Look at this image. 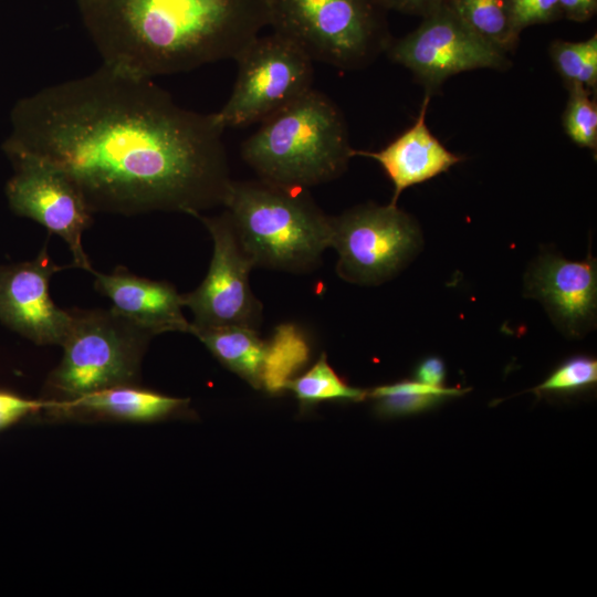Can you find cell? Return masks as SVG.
<instances>
[{
    "label": "cell",
    "mask_w": 597,
    "mask_h": 597,
    "mask_svg": "<svg viewBox=\"0 0 597 597\" xmlns=\"http://www.w3.org/2000/svg\"><path fill=\"white\" fill-rule=\"evenodd\" d=\"M9 153L61 169L92 213L193 217L223 206L232 181L214 113L178 105L153 78L104 64L13 111Z\"/></svg>",
    "instance_id": "1"
},
{
    "label": "cell",
    "mask_w": 597,
    "mask_h": 597,
    "mask_svg": "<svg viewBox=\"0 0 597 597\" xmlns=\"http://www.w3.org/2000/svg\"><path fill=\"white\" fill-rule=\"evenodd\" d=\"M104 65L138 77L234 60L270 25V0H77Z\"/></svg>",
    "instance_id": "2"
},
{
    "label": "cell",
    "mask_w": 597,
    "mask_h": 597,
    "mask_svg": "<svg viewBox=\"0 0 597 597\" xmlns=\"http://www.w3.org/2000/svg\"><path fill=\"white\" fill-rule=\"evenodd\" d=\"M353 150L342 111L313 87L241 144L242 159L260 179L303 189L341 177Z\"/></svg>",
    "instance_id": "3"
},
{
    "label": "cell",
    "mask_w": 597,
    "mask_h": 597,
    "mask_svg": "<svg viewBox=\"0 0 597 597\" xmlns=\"http://www.w3.org/2000/svg\"><path fill=\"white\" fill-rule=\"evenodd\" d=\"M255 265L291 273L316 269L331 247L333 224L307 189L232 180L223 206Z\"/></svg>",
    "instance_id": "4"
},
{
    "label": "cell",
    "mask_w": 597,
    "mask_h": 597,
    "mask_svg": "<svg viewBox=\"0 0 597 597\" xmlns=\"http://www.w3.org/2000/svg\"><path fill=\"white\" fill-rule=\"evenodd\" d=\"M381 0H270V25L312 60L343 71L369 66L391 41Z\"/></svg>",
    "instance_id": "5"
},
{
    "label": "cell",
    "mask_w": 597,
    "mask_h": 597,
    "mask_svg": "<svg viewBox=\"0 0 597 597\" xmlns=\"http://www.w3.org/2000/svg\"><path fill=\"white\" fill-rule=\"evenodd\" d=\"M70 311L72 325L62 343V360L49 378L50 388L71 400L132 385L153 335L113 308Z\"/></svg>",
    "instance_id": "6"
},
{
    "label": "cell",
    "mask_w": 597,
    "mask_h": 597,
    "mask_svg": "<svg viewBox=\"0 0 597 597\" xmlns=\"http://www.w3.org/2000/svg\"><path fill=\"white\" fill-rule=\"evenodd\" d=\"M234 61L233 90L214 113L223 129L263 122L313 87V60L276 32L258 35Z\"/></svg>",
    "instance_id": "7"
},
{
    "label": "cell",
    "mask_w": 597,
    "mask_h": 597,
    "mask_svg": "<svg viewBox=\"0 0 597 597\" xmlns=\"http://www.w3.org/2000/svg\"><path fill=\"white\" fill-rule=\"evenodd\" d=\"M332 224L337 274L352 283L387 281L416 254L421 242L416 221L397 205L357 206L332 217Z\"/></svg>",
    "instance_id": "8"
},
{
    "label": "cell",
    "mask_w": 597,
    "mask_h": 597,
    "mask_svg": "<svg viewBox=\"0 0 597 597\" xmlns=\"http://www.w3.org/2000/svg\"><path fill=\"white\" fill-rule=\"evenodd\" d=\"M386 53L408 69L431 96L458 73L511 66L507 55L470 30L447 2L423 17L413 31L392 40Z\"/></svg>",
    "instance_id": "9"
},
{
    "label": "cell",
    "mask_w": 597,
    "mask_h": 597,
    "mask_svg": "<svg viewBox=\"0 0 597 597\" xmlns=\"http://www.w3.org/2000/svg\"><path fill=\"white\" fill-rule=\"evenodd\" d=\"M199 219L213 241L208 273L192 292L182 295L184 306L193 314V326H242L256 329L262 304L251 291L249 274L254 263L243 250L226 210Z\"/></svg>",
    "instance_id": "10"
},
{
    "label": "cell",
    "mask_w": 597,
    "mask_h": 597,
    "mask_svg": "<svg viewBox=\"0 0 597 597\" xmlns=\"http://www.w3.org/2000/svg\"><path fill=\"white\" fill-rule=\"evenodd\" d=\"M14 174L6 195L14 213L42 224L67 244L73 266L94 270L83 249L82 237L92 224V212L70 178L57 167L25 153H9Z\"/></svg>",
    "instance_id": "11"
},
{
    "label": "cell",
    "mask_w": 597,
    "mask_h": 597,
    "mask_svg": "<svg viewBox=\"0 0 597 597\" xmlns=\"http://www.w3.org/2000/svg\"><path fill=\"white\" fill-rule=\"evenodd\" d=\"M46 245L28 262L0 266V322L38 345H62L72 325V313L50 295L51 276L63 270Z\"/></svg>",
    "instance_id": "12"
},
{
    "label": "cell",
    "mask_w": 597,
    "mask_h": 597,
    "mask_svg": "<svg viewBox=\"0 0 597 597\" xmlns=\"http://www.w3.org/2000/svg\"><path fill=\"white\" fill-rule=\"evenodd\" d=\"M189 333L254 388L271 392L283 389L297 363L296 342L287 326L279 327L270 342L261 339L256 329L242 326L199 327L190 324Z\"/></svg>",
    "instance_id": "13"
},
{
    "label": "cell",
    "mask_w": 597,
    "mask_h": 597,
    "mask_svg": "<svg viewBox=\"0 0 597 597\" xmlns=\"http://www.w3.org/2000/svg\"><path fill=\"white\" fill-rule=\"evenodd\" d=\"M596 264L591 259L569 261L546 254L533 264L526 280L556 323L570 334L583 332L595 317Z\"/></svg>",
    "instance_id": "14"
},
{
    "label": "cell",
    "mask_w": 597,
    "mask_h": 597,
    "mask_svg": "<svg viewBox=\"0 0 597 597\" xmlns=\"http://www.w3.org/2000/svg\"><path fill=\"white\" fill-rule=\"evenodd\" d=\"M94 287L112 303L119 315L150 333L188 332L184 302L174 285L137 276L118 266L108 274L92 272Z\"/></svg>",
    "instance_id": "15"
},
{
    "label": "cell",
    "mask_w": 597,
    "mask_h": 597,
    "mask_svg": "<svg viewBox=\"0 0 597 597\" xmlns=\"http://www.w3.org/2000/svg\"><path fill=\"white\" fill-rule=\"evenodd\" d=\"M430 97L426 93L415 123L383 149L353 150V156L371 158L383 167L394 185L390 205H397L405 189L434 178L463 160L430 132L426 122Z\"/></svg>",
    "instance_id": "16"
},
{
    "label": "cell",
    "mask_w": 597,
    "mask_h": 597,
    "mask_svg": "<svg viewBox=\"0 0 597 597\" xmlns=\"http://www.w3.org/2000/svg\"><path fill=\"white\" fill-rule=\"evenodd\" d=\"M185 400L132 385H119L71 399L64 407L130 421L165 418Z\"/></svg>",
    "instance_id": "17"
},
{
    "label": "cell",
    "mask_w": 597,
    "mask_h": 597,
    "mask_svg": "<svg viewBox=\"0 0 597 597\" xmlns=\"http://www.w3.org/2000/svg\"><path fill=\"white\" fill-rule=\"evenodd\" d=\"M448 6L476 35L494 49L512 53L520 41L511 0H447Z\"/></svg>",
    "instance_id": "18"
},
{
    "label": "cell",
    "mask_w": 597,
    "mask_h": 597,
    "mask_svg": "<svg viewBox=\"0 0 597 597\" xmlns=\"http://www.w3.org/2000/svg\"><path fill=\"white\" fill-rule=\"evenodd\" d=\"M460 394L461 390L455 388L402 380L376 387L368 396L375 399V409L379 416L398 417L423 411Z\"/></svg>",
    "instance_id": "19"
},
{
    "label": "cell",
    "mask_w": 597,
    "mask_h": 597,
    "mask_svg": "<svg viewBox=\"0 0 597 597\" xmlns=\"http://www.w3.org/2000/svg\"><path fill=\"white\" fill-rule=\"evenodd\" d=\"M284 389L291 390L304 405L324 400L359 401L368 396L365 390L347 385L329 366L325 354L307 371L289 379Z\"/></svg>",
    "instance_id": "20"
},
{
    "label": "cell",
    "mask_w": 597,
    "mask_h": 597,
    "mask_svg": "<svg viewBox=\"0 0 597 597\" xmlns=\"http://www.w3.org/2000/svg\"><path fill=\"white\" fill-rule=\"evenodd\" d=\"M549 55L565 86L579 84L596 93L597 88V34L573 42L554 40Z\"/></svg>",
    "instance_id": "21"
},
{
    "label": "cell",
    "mask_w": 597,
    "mask_h": 597,
    "mask_svg": "<svg viewBox=\"0 0 597 597\" xmlns=\"http://www.w3.org/2000/svg\"><path fill=\"white\" fill-rule=\"evenodd\" d=\"M568 100L563 114V127L568 138L579 147L596 151L597 103L595 93L579 84L566 86Z\"/></svg>",
    "instance_id": "22"
},
{
    "label": "cell",
    "mask_w": 597,
    "mask_h": 597,
    "mask_svg": "<svg viewBox=\"0 0 597 597\" xmlns=\"http://www.w3.org/2000/svg\"><path fill=\"white\" fill-rule=\"evenodd\" d=\"M597 380V362L577 356L558 366L538 387L545 392H570L588 386Z\"/></svg>",
    "instance_id": "23"
},
{
    "label": "cell",
    "mask_w": 597,
    "mask_h": 597,
    "mask_svg": "<svg viewBox=\"0 0 597 597\" xmlns=\"http://www.w3.org/2000/svg\"><path fill=\"white\" fill-rule=\"evenodd\" d=\"M520 31L535 24H546L563 18L559 0H511Z\"/></svg>",
    "instance_id": "24"
},
{
    "label": "cell",
    "mask_w": 597,
    "mask_h": 597,
    "mask_svg": "<svg viewBox=\"0 0 597 597\" xmlns=\"http://www.w3.org/2000/svg\"><path fill=\"white\" fill-rule=\"evenodd\" d=\"M43 407V404L0 390V430Z\"/></svg>",
    "instance_id": "25"
},
{
    "label": "cell",
    "mask_w": 597,
    "mask_h": 597,
    "mask_svg": "<svg viewBox=\"0 0 597 597\" xmlns=\"http://www.w3.org/2000/svg\"><path fill=\"white\" fill-rule=\"evenodd\" d=\"M388 11L394 10L405 14L421 18L443 6L447 0H381Z\"/></svg>",
    "instance_id": "26"
},
{
    "label": "cell",
    "mask_w": 597,
    "mask_h": 597,
    "mask_svg": "<svg viewBox=\"0 0 597 597\" xmlns=\"http://www.w3.org/2000/svg\"><path fill=\"white\" fill-rule=\"evenodd\" d=\"M563 18L574 22H586L597 11V0H559Z\"/></svg>",
    "instance_id": "27"
},
{
    "label": "cell",
    "mask_w": 597,
    "mask_h": 597,
    "mask_svg": "<svg viewBox=\"0 0 597 597\" xmlns=\"http://www.w3.org/2000/svg\"><path fill=\"white\" fill-rule=\"evenodd\" d=\"M446 369L443 362L438 357H428L423 359L416 368V380L430 385L442 386Z\"/></svg>",
    "instance_id": "28"
}]
</instances>
